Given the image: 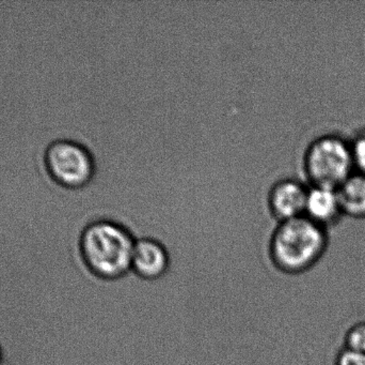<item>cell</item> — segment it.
Here are the masks:
<instances>
[{"label": "cell", "mask_w": 365, "mask_h": 365, "mask_svg": "<svg viewBox=\"0 0 365 365\" xmlns=\"http://www.w3.org/2000/svg\"><path fill=\"white\" fill-rule=\"evenodd\" d=\"M309 186L302 178L284 177L278 180L269 193V205L279 222L304 216Z\"/></svg>", "instance_id": "6"}, {"label": "cell", "mask_w": 365, "mask_h": 365, "mask_svg": "<svg viewBox=\"0 0 365 365\" xmlns=\"http://www.w3.org/2000/svg\"><path fill=\"white\" fill-rule=\"evenodd\" d=\"M336 365H365V354L344 349L339 353Z\"/></svg>", "instance_id": "11"}, {"label": "cell", "mask_w": 365, "mask_h": 365, "mask_svg": "<svg viewBox=\"0 0 365 365\" xmlns=\"http://www.w3.org/2000/svg\"><path fill=\"white\" fill-rule=\"evenodd\" d=\"M4 362H6V355H4V349L0 342V365H4Z\"/></svg>", "instance_id": "12"}, {"label": "cell", "mask_w": 365, "mask_h": 365, "mask_svg": "<svg viewBox=\"0 0 365 365\" xmlns=\"http://www.w3.org/2000/svg\"><path fill=\"white\" fill-rule=\"evenodd\" d=\"M344 216L365 219V175L355 173L338 189Z\"/></svg>", "instance_id": "8"}, {"label": "cell", "mask_w": 365, "mask_h": 365, "mask_svg": "<svg viewBox=\"0 0 365 365\" xmlns=\"http://www.w3.org/2000/svg\"><path fill=\"white\" fill-rule=\"evenodd\" d=\"M136 240V236L122 223L98 219L83 227L79 236V255L94 279L115 282L132 274Z\"/></svg>", "instance_id": "1"}, {"label": "cell", "mask_w": 365, "mask_h": 365, "mask_svg": "<svg viewBox=\"0 0 365 365\" xmlns=\"http://www.w3.org/2000/svg\"><path fill=\"white\" fill-rule=\"evenodd\" d=\"M71 21H72V2H71ZM72 38H73V28H72Z\"/></svg>", "instance_id": "13"}, {"label": "cell", "mask_w": 365, "mask_h": 365, "mask_svg": "<svg viewBox=\"0 0 365 365\" xmlns=\"http://www.w3.org/2000/svg\"><path fill=\"white\" fill-rule=\"evenodd\" d=\"M304 216L329 231L344 216L338 190L310 186L307 199Z\"/></svg>", "instance_id": "7"}, {"label": "cell", "mask_w": 365, "mask_h": 365, "mask_svg": "<svg viewBox=\"0 0 365 365\" xmlns=\"http://www.w3.org/2000/svg\"><path fill=\"white\" fill-rule=\"evenodd\" d=\"M302 173L310 186L338 190L355 173L349 139L339 133L311 139L302 154Z\"/></svg>", "instance_id": "3"}, {"label": "cell", "mask_w": 365, "mask_h": 365, "mask_svg": "<svg viewBox=\"0 0 365 365\" xmlns=\"http://www.w3.org/2000/svg\"><path fill=\"white\" fill-rule=\"evenodd\" d=\"M171 264L170 252L162 241L151 237L137 238L133 253V276L143 282H160L168 276Z\"/></svg>", "instance_id": "5"}, {"label": "cell", "mask_w": 365, "mask_h": 365, "mask_svg": "<svg viewBox=\"0 0 365 365\" xmlns=\"http://www.w3.org/2000/svg\"><path fill=\"white\" fill-rule=\"evenodd\" d=\"M349 141L355 171L365 175V128L357 131Z\"/></svg>", "instance_id": "9"}, {"label": "cell", "mask_w": 365, "mask_h": 365, "mask_svg": "<svg viewBox=\"0 0 365 365\" xmlns=\"http://www.w3.org/2000/svg\"><path fill=\"white\" fill-rule=\"evenodd\" d=\"M345 349L365 354V321L355 324L345 334Z\"/></svg>", "instance_id": "10"}, {"label": "cell", "mask_w": 365, "mask_h": 365, "mask_svg": "<svg viewBox=\"0 0 365 365\" xmlns=\"http://www.w3.org/2000/svg\"><path fill=\"white\" fill-rule=\"evenodd\" d=\"M43 166L53 184L66 190H79L96 176V163L90 148L72 137L58 136L43 152Z\"/></svg>", "instance_id": "4"}, {"label": "cell", "mask_w": 365, "mask_h": 365, "mask_svg": "<svg viewBox=\"0 0 365 365\" xmlns=\"http://www.w3.org/2000/svg\"><path fill=\"white\" fill-rule=\"evenodd\" d=\"M328 229L306 216L277 225L269 244L270 261L283 276H302L311 271L327 252Z\"/></svg>", "instance_id": "2"}]
</instances>
